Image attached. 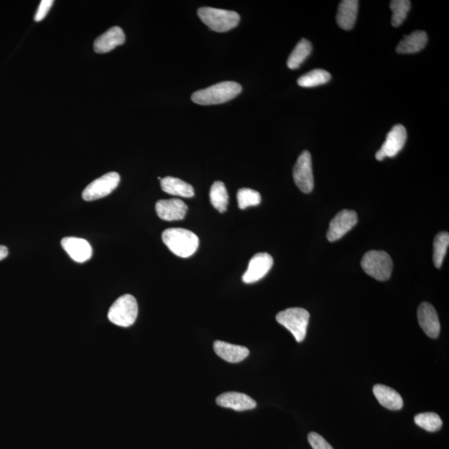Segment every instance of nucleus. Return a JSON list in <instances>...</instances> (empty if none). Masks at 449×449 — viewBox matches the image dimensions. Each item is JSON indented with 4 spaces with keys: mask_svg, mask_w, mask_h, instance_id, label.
Returning a JSON list of instances; mask_svg holds the SVG:
<instances>
[{
    "mask_svg": "<svg viewBox=\"0 0 449 449\" xmlns=\"http://www.w3.org/2000/svg\"><path fill=\"white\" fill-rule=\"evenodd\" d=\"M162 238L168 249L182 258H190L199 247L198 236L182 228L167 229L163 232Z\"/></svg>",
    "mask_w": 449,
    "mask_h": 449,
    "instance_id": "nucleus-1",
    "label": "nucleus"
},
{
    "mask_svg": "<svg viewBox=\"0 0 449 449\" xmlns=\"http://www.w3.org/2000/svg\"><path fill=\"white\" fill-rule=\"evenodd\" d=\"M242 87L236 82H222L195 92L191 100L199 105H215L231 101L240 94Z\"/></svg>",
    "mask_w": 449,
    "mask_h": 449,
    "instance_id": "nucleus-2",
    "label": "nucleus"
},
{
    "mask_svg": "<svg viewBox=\"0 0 449 449\" xmlns=\"http://www.w3.org/2000/svg\"><path fill=\"white\" fill-rule=\"evenodd\" d=\"M198 14L207 26L218 33L234 29L240 22V15L234 11L204 7L198 10Z\"/></svg>",
    "mask_w": 449,
    "mask_h": 449,
    "instance_id": "nucleus-3",
    "label": "nucleus"
},
{
    "mask_svg": "<svg viewBox=\"0 0 449 449\" xmlns=\"http://www.w3.org/2000/svg\"><path fill=\"white\" fill-rule=\"evenodd\" d=\"M364 272L379 282H386L390 278L393 271V260L390 255L384 251H368L362 260Z\"/></svg>",
    "mask_w": 449,
    "mask_h": 449,
    "instance_id": "nucleus-4",
    "label": "nucleus"
},
{
    "mask_svg": "<svg viewBox=\"0 0 449 449\" xmlns=\"http://www.w3.org/2000/svg\"><path fill=\"white\" fill-rule=\"evenodd\" d=\"M138 306L134 296L124 295L112 304L107 317L112 323L121 327H129L137 320Z\"/></svg>",
    "mask_w": 449,
    "mask_h": 449,
    "instance_id": "nucleus-5",
    "label": "nucleus"
},
{
    "mask_svg": "<svg viewBox=\"0 0 449 449\" xmlns=\"http://www.w3.org/2000/svg\"><path fill=\"white\" fill-rule=\"evenodd\" d=\"M310 313L303 308H290L278 313L276 320L294 335L296 342H302L306 336Z\"/></svg>",
    "mask_w": 449,
    "mask_h": 449,
    "instance_id": "nucleus-6",
    "label": "nucleus"
},
{
    "mask_svg": "<svg viewBox=\"0 0 449 449\" xmlns=\"http://www.w3.org/2000/svg\"><path fill=\"white\" fill-rule=\"evenodd\" d=\"M120 176L112 171L101 176L91 182L83 191V198L87 202L105 198L118 187Z\"/></svg>",
    "mask_w": 449,
    "mask_h": 449,
    "instance_id": "nucleus-7",
    "label": "nucleus"
},
{
    "mask_svg": "<svg viewBox=\"0 0 449 449\" xmlns=\"http://www.w3.org/2000/svg\"><path fill=\"white\" fill-rule=\"evenodd\" d=\"M293 178L295 185L304 194H310L314 189V176L310 152L304 151L299 156L293 168Z\"/></svg>",
    "mask_w": 449,
    "mask_h": 449,
    "instance_id": "nucleus-8",
    "label": "nucleus"
},
{
    "mask_svg": "<svg viewBox=\"0 0 449 449\" xmlns=\"http://www.w3.org/2000/svg\"><path fill=\"white\" fill-rule=\"evenodd\" d=\"M407 141L406 128L401 124H397L388 132L386 142L380 149L376 152L375 158L382 161L386 158H395L403 149Z\"/></svg>",
    "mask_w": 449,
    "mask_h": 449,
    "instance_id": "nucleus-9",
    "label": "nucleus"
},
{
    "mask_svg": "<svg viewBox=\"0 0 449 449\" xmlns=\"http://www.w3.org/2000/svg\"><path fill=\"white\" fill-rule=\"evenodd\" d=\"M358 222V216L355 211L342 210L331 220L327 232L328 242H334L342 238Z\"/></svg>",
    "mask_w": 449,
    "mask_h": 449,
    "instance_id": "nucleus-10",
    "label": "nucleus"
},
{
    "mask_svg": "<svg viewBox=\"0 0 449 449\" xmlns=\"http://www.w3.org/2000/svg\"><path fill=\"white\" fill-rule=\"evenodd\" d=\"M273 258L270 254L262 252L255 254L250 260L248 268L242 276L244 283L252 284L259 282L273 267Z\"/></svg>",
    "mask_w": 449,
    "mask_h": 449,
    "instance_id": "nucleus-11",
    "label": "nucleus"
},
{
    "mask_svg": "<svg viewBox=\"0 0 449 449\" xmlns=\"http://www.w3.org/2000/svg\"><path fill=\"white\" fill-rule=\"evenodd\" d=\"M418 320L422 330L432 339L438 338L440 333V322L435 308L431 304L424 302L418 309Z\"/></svg>",
    "mask_w": 449,
    "mask_h": 449,
    "instance_id": "nucleus-12",
    "label": "nucleus"
},
{
    "mask_svg": "<svg viewBox=\"0 0 449 449\" xmlns=\"http://www.w3.org/2000/svg\"><path fill=\"white\" fill-rule=\"evenodd\" d=\"M188 207L180 199L160 200L156 204V214L167 222L185 218Z\"/></svg>",
    "mask_w": 449,
    "mask_h": 449,
    "instance_id": "nucleus-13",
    "label": "nucleus"
},
{
    "mask_svg": "<svg viewBox=\"0 0 449 449\" xmlns=\"http://www.w3.org/2000/svg\"><path fill=\"white\" fill-rule=\"evenodd\" d=\"M62 247L74 262L84 263L91 259L93 249L87 240L78 238H64Z\"/></svg>",
    "mask_w": 449,
    "mask_h": 449,
    "instance_id": "nucleus-14",
    "label": "nucleus"
},
{
    "mask_svg": "<svg viewBox=\"0 0 449 449\" xmlns=\"http://www.w3.org/2000/svg\"><path fill=\"white\" fill-rule=\"evenodd\" d=\"M216 404L220 407L231 408L236 411L253 410L256 402L250 396L238 392H227L216 398Z\"/></svg>",
    "mask_w": 449,
    "mask_h": 449,
    "instance_id": "nucleus-15",
    "label": "nucleus"
},
{
    "mask_svg": "<svg viewBox=\"0 0 449 449\" xmlns=\"http://www.w3.org/2000/svg\"><path fill=\"white\" fill-rule=\"evenodd\" d=\"M125 42V34L121 28L116 26L100 35L94 42V51L98 54H106Z\"/></svg>",
    "mask_w": 449,
    "mask_h": 449,
    "instance_id": "nucleus-16",
    "label": "nucleus"
},
{
    "mask_svg": "<svg viewBox=\"0 0 449 449\" xmlns=\"http://www.w3.org/2000/svg\"><path fill=\"white\" fill-rule=\"evenodd\" d=\"M359 1L344 0L340 2L337 12L336 21L344 30H351L355 26L358 14Z\"/></svg>",
    "mask_w": 449,
    "mask_h": 449,
    "instance_id": "nucleus-17",
    "label": "nucleus"
},
{
    "mask_svg": "<svg viewBox=\"0 0 449 449\" xmlns=\"http://www.w3.org/2000/svg\"><path fill=\"white\" fill-rule=\"evenodd\" d=\"M214 351L220 358L230 363L242 362L250 354L247 347L236 346L220 340L214 342Z\"/></svg>",
    "mask_w": 449,
    "mask_h": 449,
    "instance_id": "nucleus-18",
    "label": "nucleus"
},
{
    "mask_svg": "<svg viewBox=\"0 0 449 449\" xmlns=\"http://www.w3.org/2000/svg\"><path fill=\"white\" fill-rule=\"evenodd\" d=\"M374 395L381 406L390 410H400L403 408L402 397L392 388L383 384H376L373 388Z\"/></svg>",
    "mask_w": 449,
    "mask_h": 449,
    "instance_id": "nucleus-19",
    "label": "nucleus"
},
{
    "mask_svg": "<svg viewBox=\"0 0 449 449\" xmlns=\"http://www.w3.org/2000/svg\"><path fill=\"white\" fill-rule=\"evenodd\" d=\"M428 43V35L424 31H415L406 36L397 46V53L415 54L422 50Z\"/></svg>",
    "mask_w": 449,
    "mask_h": 449,
    "instance_id": "nucleus-20",
    "label": "nucleus"
},
{
    "mask_svg": "<svg viewBox=\"0 0 449 449\" xmlns=\"http://www.w3.org/2000/svg\"><path fill=\"white\" fill-rule=\"evenodd\" d=\"M161 187L163 191L172 196H182L190 198L194 196V188L189 183L172 176H167L161 180Z\"/></svg>",
    "mask_w": 449,
    "mask_h": 449,
    "instance_id": "nucleus-21",
    "label": "nucleus"
},
{
    "mask_svg": "<svg viewBox=\"0 0 449 449\" xmlns=\"http://www.w3.org/2000/svg\"><path fill=\"white\" fill-rule=\"evenodd\" d=\"M311 43L307 39H302L296 44V46L290 57L288 59L287 66L290 70H296L302 65L304 60L311 54Z\"/></svg>",
    "mask_w": 449,
    "mask_h": 449,
    "instance_id": "nucleus-22",
    "label": "nucleus"
},
{
    "mask_svg": "<svg viewBox=\"0 0 449 449\" xmlns=\"http://www.w3.org/2000/svg\"><path fill=\"white\" fill-rule=\"evenodd\" d=\"M210 199L212 206L220 213L227 210L229 203V196H228L226 186L222 182H215L211 187Z\"/></svg>",
    "mask_w": 449,
    "mask_h": 449,
    "instance_id": "nucleus-23",
    "label": "nucleus"
},
{
    "mask_svg": "<svg viewBox=\"0 0 449 449\" xmlns=\"http://www.w3.org/2000/svg\"><path fill=\"white\" fill-rule=\"evenodd\" d=\"M331 75L324 70H314L309 72L308 74L302 76L298 79L299 86L303 87H312L323 85L330 82Z\"/></svg>",
    "mask_w": 449,
    "mask_h": 449,
    "instance_id": "nucleus-24",
    "label": "nucleus"
},
{
    "mask_svg": "<svg viewBox=\"0 0 449 449\" xmlns=\"http://www.w3.org/2000/svg\"><path fill=\"white\" fill-rule=\"evenodd\" d=\"M448 246V232L442 231L435 236L432 260H434V264L436 268L440 269L441 267H442L443 259L445 255H446Z\"/></svg>",
    "mask_w": 449,
    "mask_h": 449,
    "instance_id": "nucleus-25",
    "label": "nucleus"
},
{
    "mask_svg": "<svg viewBox=\"0 0 449 449\" xmlns=\"http://www.w3.org/2000/svg\"><path fill=\"white\" fill-rule=\"evenodd\" d=\"M415 422L424 430L430 432L439 431L443 425L442 419L435 413H423L416 415Z\"/></svg>",
    "mask_w": 449,
    "mask_h": 449,
    "instance_id": "nucleus-26",
    "label": "nucleus"
},
{
    "mask_svg": "<svg viewBox=\"0 0 449 449\" xmlns=\"http://www.w3.org/2000/svg\"><path fill=\"white\" fill-rule=\"evenodd\" d=\"M411 7L408 0H393L390 2V9L393 13L392 25L399 27L406 19L408 11Z\"/></svg>",
    "mask_w": 449,
    "mask_h": 449,
    "instance_id": "nucleus-27",
    "label": "nucleus"
},
{
    "mask_svg": "<svg viewBox=\"0 0 449 449\" xmlns=\"http://www.w3.org/2000/svg\"><path fill=\"white\" fill-rule=\"evenodd\" d=\"M238 202L240 209H247L249 207L258 206L262 202V196L250 188H242L238 192Z\"/></svg>",
    "mask_w": 449,
    "mask_h": 449,
    "instance_id": "nucleus-28",
    "label": "nucleus"
},
{
    "mask_svg": "<svg viewBox=\"0 0 449 449\" xmlns=\"http://www.w3.org/2000/svg\"><path fill=\"white\" fill-rule=\"evenodd\" d=\"M308 441L313 449H334L322 435L315 432L309 434Z\"/></svg>",
    "mask_w": 449,
    "mask_h": 449,
    "instance_id": "nucleus-29",
    "label": "nucleus"
},
{
    "mask_svg": "<svg viewBox=\"0 0 449 449\" xmlns=\"http://www.w3.org/2000/svg\"><path fill=\"white\" fill-rule=\"evenodd\" d=\"M53 0H43V1L40 3L37 13H36L34 16V20L36 22L42 21V20L46 17L51 7L53 6Z\"/></svg>",
    "mask_w": 449,
    "mask_h": 449,
    "instance_id": "nucleus-30",
    "label": "nucleus"
},
{
    "mask_svg": "<svg viewBox=\"0 0 449 449\" xmlns=\"http://www.w3.org/2000/svg\"><path fill=\"white\" fill-rule=\"evenodd\" d=\"M9 255V249L5 246H0V260L6 259Z\"/></svg>",
    "mask_w": 449,
    "mask_h": 449,
    "instance_id": "nucleus-31",
    "label": "nucleus"
}]
</instances>
